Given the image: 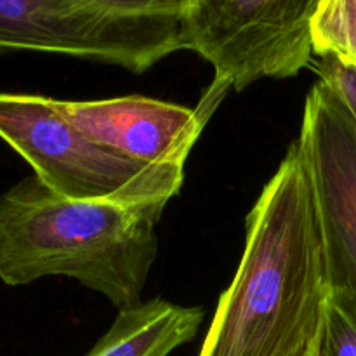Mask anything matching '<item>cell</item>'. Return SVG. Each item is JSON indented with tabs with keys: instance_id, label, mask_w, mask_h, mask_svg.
I'll return each mask as SVG.
<instances>
[{
	"instance_id": "1",
	"label": "cell",
	"mask_w": 356,
	"mask_h": 356,
	"mask_svg": "<svg viewBox=\"0 0 356 356\" xmlns=\"http://www.w3.org/2000/svg\"><path fill=\"white\" fill-rule=\"evenodd\" d=\"M330 289L298 141L245 219V245L198 356H320Z\"/></svg>"
},
{
	"instance_id": "2",
	"label": "cell",
	"mask_w": 356,
	"mask_h": 356,
	"mask_svg": "<svg viewBox=\"0 0 356 356\" xmlns=\"http://www.w3.org/2000/svg\"><path fill=\"white\" fill-rule=\"evenodd\" d=\"M163 211L70 200L33 174L23 177L0 195V280L73 278L118 312L132 308L159 256Z\"/></svg>"
},
{
	"instance_id": "3",
	"label": "cell",
	"mask_w": 356,
	"mask_h": 356,
	"mask_svg": "<svg viewBox=\"0 0 356 356\" xmlns=\"http://www.w3.org/2000/svg\"><path fill=\"white\" fill-rule=\"evenodd\" d=\"M184 0H0V51H40L145 73L184 51Z\"/></svg>"
},
{
	"instance_id": "4",
	"label": "cell",
	"mask_w": 356,
	"mask_h": 356,
	"mask_svg": "<svg viewBox=\"0 0 356 356\" xmlns=\"http://www.w3.org/2000/svg\"><path fill=\"white\" fill-rule=\"evenodd\" d=\"M0 139L70 200L165 209L184 183V170L143 165L90 141L59 115L54 97L0 92Z\"/></svg>"
},
{
	"instance_id": "5",
	"label": "cell",
	"mask_w": 356,
	"mask_h": 356,
	"mask_svg": "<svg viewBox=\"0 0 356 356\" xmlns=\"http://www.w3.org/2000/svg\"><path fill=\"white\" fill-rule=\"evenodd\" d=\"M318 0H184V51L211 63V87L228 92L291 79L312 63Z\"/></svg>"
},
{
	"instance_id": "6",
	"label": "cell",
	"mask_w": 356,
	"mask_h": 356,
	"mask_svg": "<svg viewBox=\"0 0 356 356\" xmlns=\"http://www.w3.org/2000/svg\"><path fill=\"white\" fill-rule=\"evenodd\" d=\"M296 141L315 191L330 296H356V118L329 83L309 89Z\"/></svg>"
},
{
	"instance_id": "7",
	"label": "cell",
	"mask_w": 356,
	"mask_h": 356,
	"mask_svg": "<svg viewBox=\"0 0 356 356\" xmlns=\"http://www.w3.org/2000/svg\"><path fill=\"white\" fill-rule=\"evenodd\" d=\"M56 110L96 145L155 169L184 170L212 111L122 96L96 101L54 99Z\"/></svg>"
},
{
	"instance_id": "8",
	"label": "cell",
	"mask_w": 356,
	"mask_h": 356,
	"mask_svg": "<svg viewBox=\"0 0 356 356\" xmlns=\"http://www.w3.org/2000/svg\"><path fill=\"white\" fill-rule=\"evenodd\" d=\"M204 316L200 306H181L163 298L141 301L118 312L86 356H169L195 339Z\"/></svg>"
},
{
	"instance_id": "9",
	"label": "cell",
	"mask_w": 356,
	"mask_h": 356,
	"mask_svg": "<svg viewBox=\"0 0 356 356\" xmlns=\"http://www.w3.org/2000/svg\"><path fill=\"white\" fill-rule=\"evenodd\" d=\"M312 35L315 56L356 68V0H318Z\"/></svg>"
},
{
	"instance_id": "10",
	"label": "cell",
	"mask_w": 356,
	"mask_h": 356,
	"mask_svg": "<svg viewBox=\"0 0 356 356\" xmlns=\"http://www.w3.org/2000/svg\"><path fill=\"white\" fill-rule=\"evenodd\" d=\"M320 356H356V296H330Z\"/></svg>"
},
{
	"instance_id": "11",
	"label": "cell",
	"mask_w": 356,
	"mask_h": 356,
	"mask_svg": "<svg viewBox=\"0 0 356 356\" xmlns=\"http://www.w3.org/2000/svg\"><path fill=\"white\" fill-rule=\"evenodd\" d=\"M318 80L329 83L341 97L356 118V68L343 65L334 58H320L315 65Z\"/></svg>"
}]
</instances>
